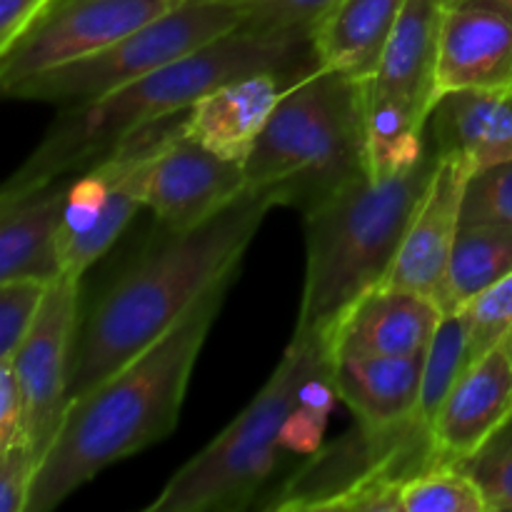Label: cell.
I'll list each match as a JSON object with an SVG mask.
<instances>
[{
	"mask_svg": "<svg viewBox=\"0 0 512 512\" xmlns=\"http://www.w3.org/2000/svg\"><path fill=\"white\" fill-rule=\"evenodd\" d=\"M333 365L325 340L293 338L253 403L183 465L160 493L170 512H238L273 478L280 463V428L298 408L300 388Z\"/></svg>",
	"mask_w": 512,
	"mask_h": 512,
	"instance_id": "cell-6",
	"label": "cell"
},
{
	"mask_svg": "<svg viewBox=\"0 0 512 512\" xmlns=\"http://www.w3.org/2000/svg\"><path fill=\"white\" fill-rule=\"evenodd\" d=\"M290 83L275 70L230 80L188 110L185 133L213 153L245 163Z\"/></svg>",
	"mask_w": 512,
	"mask_h": 512,
	"instance_id": "cell-16",
	"label": "cell"
},
{
	"mask_svg": "<svg viewBox=\"0 0 512 512\" xmlns=\"http://www.w3.org/2000/svg\"><path fill=\"white\" fill-rule=\"evenodd\" d=\"M400 512H490V505L465 465L435 463L405 480Z\"/></svg>",
	"mask_w": 512,
	"mask_h": 512,
	"instance_id": "cell-25",
	"label": "cell"
},
{
	"mask_svg": "<svg viewBox=\"0 0 512 512\" xmlns=\"http://www.w3.org/2000/svg\"><path fill=\"white\" fill-rule=\"evenodd\" d=\"M443 8L445 0H405L378 73L368 80L370 90L403 103L423 123H430L438 103L435 70Z\"/></svg>",
	"mask_w": 512,
	"mask_h": 512,
	"instance_id": "cell-17",
	"label": "cell"
},
{
	"mask_svg": "<svg viewBox=\"0 0 512 512\" xmlns=\"http://www.w3.org/2000/svg\"><path fill=\"white\" fill-rule=\"evenodd\" d=\"M512 273L510 225H460L448 268L445 310L468 303L480 290L490 288Z\"/></svg>",
	"mask_w": 512,
	"mask_h": 512,
	"instance_id": "cell-23",
	"label": "cell"
},
{
	"mask_svg": "<svg viewBox=\"0 0 512 512\" xmlns=\"http://www.w3.org/2000/svg\"><path fill=\"white\" fill-rule=\"evenodd\" d=\"M445 463L433 428L420 415L395 425H355L350 433L310 455L278 485L260 510L275 512H400L408 478Z\"/></svg>",
	"mask_w": 512,
	"mask_h": 512,
	"instance_id": "cell-7",
	"label": "cell"
},
{
	"mask_svg": "<svg viewBox=\"0 0 512 512\" xmlns=\"http://www.w3.org/2000/svg\"><path fill=\"white\" fill-rule=\"evenodd\" d=\"M460 465L480 483L490 512H512V420L478 455Z\"/></svg>",
	"mask_w": 512,
	"mask_h": 512,
	"instance_id": "cell-30",
	"label": "cell"
},
{
	"mask_svg": "<svg viewBox=\"0 0 512 512\" xmlns=\"http://www.w3.org/2000/svg\"><path fill=\"white\" fill-rule=\"evenodd\" d=\"M403 103L375 93L365 83V170L370 180L393 178L413 170L430 153L425 130Z\"/></svg>",
	"mask_w": 512,
	"mask_h": 512,
	"instance_id": "cell-22",
	"label": "cell"
},
{
	"mask_svg": "<svg viewBox=\"0 0 512 512\" xmlns=\"http://www.w3.org/2000/svg\"><path fill=\"white\" fill-rule=\"evenodd\" d=\"M473 365L468 345V325L458 308L445 310L423 363V385H420L418 415L433 428L440 408L448 400L450 390L460 380V375Z\"/></svg>",
	"mask_w": 512,
	"mask_h": 512,
	"instance_id": "cell-24",
	"label": "cell"
},
{
	"mask_svg": "<svg viewBox=\"0 0 512 512\" xmlns=\"http://www.w3.org/2000/svg\"><path fill=\"white\" fill-rule=\"evenodd\" d=\"M403 3L405 0H340L313 30L318 63L360 83L373 80Z\"/></svg>",
	"mask_w": 512,
	"mask_h": 512,
	"instance_id": "cell-21",
	"label": "cell"
},
{
	"mask_svg": "<svg viewBox=\"0 0 512 512\" xmlns=\"http://www.w3.org/2000/svg\"><path fill=\"white\" fill-rule=\"evenodd\" d=\"M70 183H50L23 195H0V280H58L60 225Z\"/></svg>",
	"mask_w": 512,
	"mask_h": 512,
	"instance_id": "cell-18",
	"label": "cell"
},
{
	"mask_svg": "<svg viewBox=\"0 0 512 512\" xmlns=\"http://www.w3.org/2000/svg\"><path fill=\"white\" fill-rule=\"evenodd\" d=\"M318 65L313 35L240 25L103 98L60 110L38 148L10 175L0 195L30 193L75 170L90 168L135 128L190 110L203 95L230 80L265 70L298 80Z\"/></svg>",
	"mask_w": 512,
	"mask_h": 512,
	"instance_id": "cell-3",
	"label": "cell"
},
{
	"mask_svg": "<svg viewBox=\"0 0 512 512\" xmlns=\"http://www.w3.org/2000/svg\"><path fill=\"white\" fill-rule=\"evenodd\" d=\"M512 420V340L475 360L440 408L433 438L445 463L478 455Z\"/></svg>",
	"mask_w": 512,
	"mask_h": 512,
	"instance_id": "cell-15",
	"label": "cell"
},
{
	"mask_svg": "<svg viewBox=\"0 0 512 512\" xmlns=\"http://www.w3.org/2000/svg\"><path fill=\"white\" fill-rule=\"evenodd\" d=\"M460 90L512 93V0H445L435 93Z\"/></svg>",
	"mask_w": 512,
	"mask_h": 512,
	"instance_id": "cell-12",
	"label": "cell"
},
{
	"mask_svg": "<svg viewBox=\"0 0 512 512\" xmlns=\"http://www.w3.org/2000/svg\"><path fill=\"white\" fill-rule=\"evenodd\" d=\"M445 310L433 298L413 290L378 285L365 293L328 335L333 358L338 355H425Z\"/></svg>",
	"mask_w": 512,
	"mask_h": 512,
	"instance_id": "cell-14",
	"label": "cell"
},
{
	"mask_svg": "<svg viewBox=\"0 0 512 512\" xmlns=\"http://www.w3.org/2000/svg\"><path fill=\"white\" fill-rule=\"evenodd\" d=\"M250 190L308 213L365 175V83L313 68L285 88L243 163Z\"/></svg>",
	"mask_w": 512,
	"mask_h": 512,
	"instance_id": "cell-5",
	"label": "cell"
},
{
	"mask_svg": "<svg viewBox=\"0 0 512 512\" xmlns=\"http://www.w3.org/2000/svg\"><path fill=\"white\" fill-rule=\"evenodd\" d=\"M50 283L40 278L0 280V360H13L38 318Z\"/></svg>",
	"mask_w": 512,
	"mask_h": 512,
	"instance_id": "cell-27",
	"label": "cell"
},
{
	"mask_svg": "<svg viewBox=\"0 0 512 512\" xmlns=\"http://www.w3.org/2000/svg\"><path fill=\"white\" fill-rule=\"evenodd\" d=\"M425 355H338L333 383L360 423L395 425L418 415Z\"/></svg>",
	"mask_w": 512,
	"mask_h": 512,
	"instance_id": "cell-20",
	"label": "cell"
},
{
	"mask_svg": "<svg viewBox=\"0 0 512 512\" xmlns=\"http://www.w3.org/2000/svg\"><path fill=\"white\" fill-rule=\"evenodd\" d=\"M38 465V458L25 443L0 453V512L28 510Z\"/></svg>",
	"mask_w": 512,
	"mask_h": 512,
	"instance_id": "cell-31",
	"label": "cell"
},
{
	"mask_svg": "<svg viewBox=\"0 0 512 512\" xmlns=\"http://www.w3.org/2000/svg\"><path fill=\"white\" fill-rule=\"evenodd\" d=\"M230 283L210 290L175 328L118 373L70 400L63 425L35 473L25 512L58 508L105 468L173 433L190 375Z\"/></svg>",
	"mask_w": 512,
	"mask_h": 512,
	"instance_id": "cell-2",
	"label": "cell"
},
{
	"mask_svg": "<svg viewBox=\"0 0 512 512\" xmlns=\"http://www.w3.org/2000/svg\"><path fill=\"white\" fill-rule=\"evenodd\" d=\"M438 168V150L393 178L368 173L303 213L305 283L293 338L328 343L330 330L365 293L385 283L408 225Z\"/></svg>",
	"mask_w": 512,
	"mask_h": 512,
	"instance_id": "cell-4",
	"label": "cell"
},
{
	"mask_svg": "<svg viewBox=\"0 0 512 512\" xmlns=\"http://www.w3.org/2000/svg\"><path fill=\"white\" fill-rule=\"evenodd\" d=\"M468 325L470 358L480 360L498 345L512 340V273L460 305Z\"/></svg>",
	"mask_w": 512,
	"mask_h": 512,
	"instance_id": "cell-26",
	"label": "cell"
},
{
	"mask_svg": "<svg viewBox=\"0 0 512 512\" xmlns=\"http://www.w3.org/2000/svg\"><path fill=\"white\" fill-rule=\"evenodd\" d=\"M463 225H510L512 160L470 175L463 198Z\"/></svg>",
	"mask_w": 512,
	"mask_h": 512,
	"instance_id": "cell-28",
	"label": "cell"
},
{
	"mask_svg": "<svg viewBox=\"0 0 512 512\" xmlns=\"http://www.w3.org/2000/svg\"><path fill=\"white\" fill-rule=\"evenodd\" d=\"M25 443V413L13 365L0 360V453ZM30 448V445H28Z\"/></svg>",
	"mask_w": 512,
	"mask_h": 512,
	"instance_id": "cell-32",
	"label": "cell"
},
{
	"mask_svg": "<svg viewBox=\"0 0 512 512\" xmlns=\"http://www.w3.org/2000/svg\"><path fill=\"white\" fill-rule=\"evenodd\" d=\"M470 175L473 170L465 160L438 153V168L410 220L408 233L383 285L433 298L445 310L448 268L463 225L460 218Z\"/></svg>",
	"mask_w": 512,
	"mask_h": 512,
	"instance_id": "cell-13",
	"label": "cell"
},
{
	"mask_svg": "<svg viewBox=\"0 0 512 512\" xmlns=\"http://www.w3.org/2000/svg\"><path fill=\"white\" fill-rule=\"evenodd\" d=\"M433 148L465 160L473 173L512 160V93H448L435 103Z\"/></svg>",
	"mask_w": 512,
	"mask_h": 512,
	"instance_id": "cell-19",
	"label": "cell"
},
{
	"mask_svg": "<svg viewBox=\"0 0 512 512\" xmlns=\"http://www.w3.org/2000/svg\"><path fill=\"white\" fill-rule=\"evenodd\" d=\"M240 25L243 13L233 0H178L173 8L118 43L88 58L20 80L3 93L15 100L55 103L63 108L90 103L185 58Z\"/></svg>",
	"mask_w": 512,
	"mask_h": 512,
	"instance_id": "cell-8",
	"label": "cell"
},
{
	"mask_svg": "<svg viewBox=\"0 0 512 512\" xmlns=\"http://www.w3.org/2000/svg\"><path fill=\"white\" fill-rule=\"evenodd\" d=\"M50 5L53 0H0V53L8 50Z\"/></svg>",
	"mask_w": 512,
	"mask_h": 512,
	"instance_id": "cell-34",
	"label": "cell"
},
{
	"mask_svg": "<svg viewBox=\"0 0 512 512\" xmlns=\"http://www.w3.org/2000/svg\"><path fill=\"white\" fill-rule=\"evenodd\" d=\"M325 425H328V415L313 413V410L298 405L280 428V448L285 453H298L310 458L323 448Z\"/></svg>",
	"mask_w": 512,
	"mask_h": 512,
	"instance_id": "cell-33",
	"label": "cell"
},
{
	"mask_svg": "<svg viewBox=\"0 0 512 512\" xmlns=\"http://www.w3.org/2000/svg\"><path fill=\"white\" fill-rule=\"evenodd\" d=\"M243 13V25L278 33H308L340 0H233Z\"/></svg>",
	"mask_w": 512,
	"mask_h": 512,
	"instance_id": "cell-29",
	"label": "cell"
},
{
	"mask_svg": "<svg viewBox=\"0 0 512 512\" xmlns=\"http://www.w3.org/2000/svg\"><path fill=\"white\" fill-rule=\"evenodd\" d=\"M80 278L60 275L13 360L25 413V440L38 463L48 455L70 405V373L80 333ZM40 468V465H38Z\"/></svg>",
	"mask_w": 512,
	"mask_h": 512,
	"instance_id": "cell-9",
	"label": "cell"
},
{
	"mask_svg": "<svg viewBox=\"0 0 512 512\" xmlns=\"http://www.w3.org/2000/svg\"><path fill=\"white\" fill-rule=\"evenodd\" d=\"M175 3L178 0H53V5L0 53V90L88 58L143 28Z\"/></svg>",
	"mask_w": 512,
	"mask_h": 512,
	"instance_id": "cell-10",
	"label": "cell"
},
{
	"mask_svg": "<svg viewBox=\"0 0 512 512\" xmlns=\"http://www.w3.org/2000/svg\"><path fill=\"white\" fill-rule=\"evenodd\" d=\"M275 200L245 190L220 213L188 230H165L105 288L78 333L70 400L103 383L158 343L205 295L235 280Z\"/></svg>",
	"mask_w": 512,
	"mask_h": 512,
	"instance_id": "cell-1",
	"label": "cell"
},
{
	"mask_svg": "<svg viewBox=\"0 0 512 512\" xmlns=\"http://www.w3.org/2000/svg\"><path fill=\"white\" fill-rule=\"evenodd\" d=\"M248 190L243 163L213 153L180 130L150 163L145 208L165 230L205 223Z\"/></svg>",
	"mask_w": 512,
	"mask_h": 512,
	"instance_id": "cell-11",
	"label": "cell"
}]
</instances>
